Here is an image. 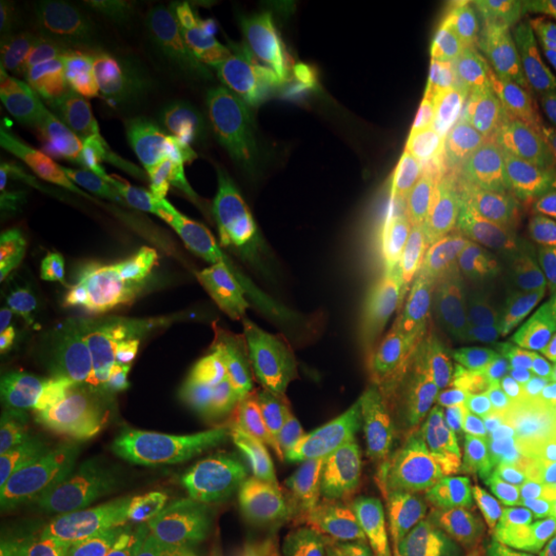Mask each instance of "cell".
<instances>
[{"mask_svg": "<svg viewBox=\"0 0 556 556\" xmlns=\"http://www.w3.org/2000/svg\"><path fill=\"white\" fill-rule=\"evenodd\" d=\"M281 214L303 291L334 318H383L427 298L455 241L408 179L278 149Z\"/></svg>", "mask_w": 556, "mask_h": 556, "instance_id": "obj_1", "label": "cell"}, {"mask_svg": "<svg viewBox=\"0 0 556 556\" xmlns=\"http://www.w3.org/2000/svg\"><path fill=\"white\" fill-rule=\"evenodd\" d=\"M102 43L121 102L207 146L285 149V75L229 16L182 0H127L105 10Z\"/></svg>", "mask_w": 556, "mask_h": 556, "instance_id": "obj_2", "label": "cell"}, {"mask_svg": "<svg viewBox=\"0 0 556 556\" xmlns=\"http://www.w3.org/2000/svg\"><path fill=\"white\" fill-rule=\"evenodd\" d=\"M437 78L482 167L556 226V121L514 22L489 13L457 22L439 47Z\"/></svg>", "mask_w": 556, "mask_h": 556, "instance_id": "obj_3", "label": "cell"}, {"mask_svg": "<svg viewBox=\"0 0 556 556\" xmlns=\"http://www.w3.org/2000/svg\"><path fill=\"white\" fill-rule=\"evenodd\" d=\"M0 298L43 358L100 383L139 325L93 260L35 229L7 201H0Z\"/></svg>", "mask_w": 556, "mask_h": 556, "instance_id": "obj_4", "label": "cell"}, {"mask_svg": "<svg viewBox=\"0 0 556 556\" xmlns=\"http://www.w3.org/2000/svg\"><path fill=\"white\" fill-rule=\"evenodd\" d=\"M378 399L387 433L439 519L501 473L504 405L457 362L430 350L383 358Z\"/></svg>", "mask_w": 556, "mask_h": 556, "instance_id": "obj_5", "label": "cell"}, {"mask_svg": "<svg viewBox=\"0 0 556 556\" xmlns=\"http://www.w3.org/2000/svg\"><path fill=\"white\" fill-rule=\"evenodd\" d=\"M0 437L68 482L118 535L170 556H229L201 529L186 497L130 455L105 448L53 415L22 383L10 358L0 378Z\"/></svg>", "mask_w": 556, "mask_h": 556, "instance_id": "obj_6", "label": "cell"}, {"mask_svg": "<svg viewBox=\"0 0 556 556\" xmlns=\"http://www.w3.org/2000/svg\"><path fill=\"white\" fill-rule=\"evenodd\" d=\"M102 383L115 399L134 460L152 473L199 479L241 495L248 424L149 328H134Z\"/></svg>", "mask_w": 556, "mask_h": 556, "instance_id": "obj_7", "label": "cell"}, {"mask_svg": "<svg viewBox=\"0 0 556 556\" xmlns=\"http://www.w3.org/2000/svg\"><path fill=\"white\" fill-rule=\"evenodd\" d=\"M142 318L244 424L303 408L298 375L278 346L276 321L254 291L217 269L177 294L142 303Z\"/></svg>", "mask_w": 556, "mask_h": 556, "instance_id": "obj_8", "label": "cell"}, {"mask_svg": "<svg viewBox=\"0 0 556 556\" xmlns=\"http://www.w3.org/2000/svg\"><path fill=\"white\" fill-rule=\"evenodd\" d=\"M204 257L254 294L298 291L300 273L281 214L278 152L204 146L186 170Z\"/></svg>", "mask_w": 556, "mask_h": 556, "instance_id": "obj_9", "label": "cell"}, {"mask_svg": "<svg viewBox=\"0 0 556 556\" xmlns=\"http://www.w3.org/2000/svg\"><path fill=\"white\" fill-rule=\"evenodd\" d=\"M72 229L80 251L139 303L170 298L207 273L186 174L93 201Z\"/></svg>", "mask_w": 556, "mask_h": 556, "instance_id": "obj_10", "label": "cell"}, {"mask_svg": "<svg viewBox=\"0 0 556 556\" xmlns=\"http://www.w3.org/2000/svg\"><path fill=\"white\" fill-rule=\"evenodd\" d=\"M109 115L112 105L90 93L3 109L0 201L47 226H75V189Z\"/></svg>", "mask_w": 556, "mask_h": 556, "instance_id": "obj_11", "label": "cell"}, {"mask_svg": "<svg viewBox=\"0 0 556 556\" xmlns=\"http://www.w3.org/2000/svg\"><path fill=\"white\" fill-rule=\"evenodd\" d=\"M251 10L356 75L383 68L405 38V16L375 0H263Z\"/></svg>", "mask_w": 556, "mask_h": 556, "instance_id": "obj_12", "label": "cell"}, {"mask_svg": "<svg viewBox=\"0 0 556 556\" xmlns=\"http://www.w3.org/2000/svg\"><path fill=\"white\" fill-rule=\"evenodd\" d=\"M207 142L127 102L112 105L100 142L75 189V217L112 192L186 174Z\"/></svg>", "mask_w": 556, "mask_h": 556, "instance_id": "obj_13", "label": "cell"}, {"mask_svg": "<svg viewBox=\"0 0 556 556\" xmlns=\"http://www.w3.org/2000/svg\"><path fill=\"white\" fill-rule=\"evenodd\" d=\"M479 368L514 408L556 427V303L497 313L479 334Z\"/></svg>", "mask_w": 556, "mask_h": 556, "instance_id": "obj_14", "label": "cell"}, {"mask_svg": "<svg viewBox=\"0 0 556 556\" xmlns=\"http://www.w3.org/2000/svg\"><path fill=\"white\" fill-rule=\"evenodd\" d=\"M53 60V38L47 13L35 3L0 7V97L3 109H20L40 100Z\"/></svg>", "mask_w": 556, "mask_h": 556, "instance_id": "obj_15", "label": "cell"}, {"mask_svg": "<svg viewBox=\"0 0 556 556\" xmlns=\"http://www.w3.org/2000/svg\"><path fill=\"white\" fill-rule=\"evenodd\" d=\"M192 517L232 556H331L313 538L257 507H211L189 501Z\"/></svg>", "mask_w": 556, "mask_h": 556, "instance_id": "obj_16", "label": "cell"}, {"mask_svg": "<svg viewBox=\"0 0 556 556\" xmlns=\"http://www.w3.org/2000/svg\"><path fill=\"white\" fill-rule=\"evenodd\" d=\"M519 501V482L507 473L485 479L473 495L452 507L442 526L452 544L448 556H510L507 535Z\"/></svg>", "mask_w": 556, "mask_h": 556, "instance_id": "obj_17", "label": "cell"}, {"mask_svg": "<svg viewBox=\"0 0 556 556\" xmlns=\"http://www.w3.org/2000/svg\"><path fill=\"white\" fill-rule=\"evenodd\" d=\"M306 538H313L318 547H325L331 556H396L390 554L387 547H380L378 541H371L368 535L350 529V526H328L321 519L313 526V532Z\"/></svg>", "mask_w": 556, "mask_h": 556, "instance_id": "obj_18", "label": "cell"}, {"mask_svg": "<svg viewBox=\"0 0 556 556\" xmlns=\"http://www.w3.org/2000/svg\"><path fill=\"white\" fill-rule=\"evenodd\" d=\"M25 541V517L13 489L7 485L0 497V556H20Z\"/></svg>", "mask_w": 556, "mask_h": 556, "instance_id": "obj_19", "label": "cell"}, {"mask_svg": "<svg viewBox=\"0 0 556 556\" xmlns=\"http://www.w3.org/2000/svg\"><path fill=\"white\" fill-rule=\"evenodd\" d=\"M541 93H544L547 109H551V115H554V121H556V87H544V84H541Z\"/></svg>", "mask_w": 556, "mask_h": 556, "instance_id": "obj_20", "label": "cell"}]
</instances>
